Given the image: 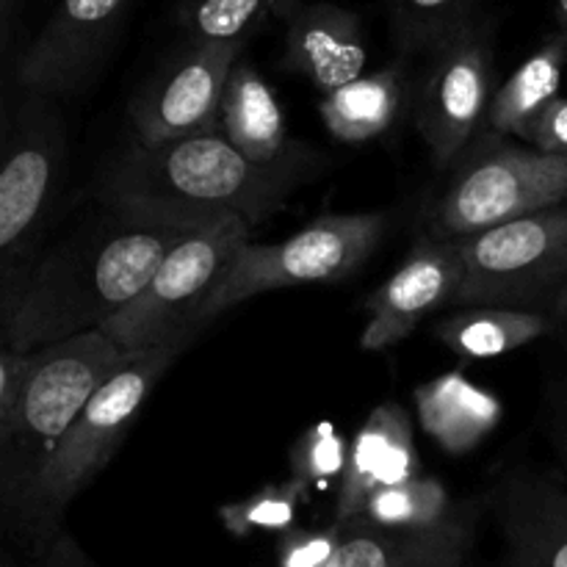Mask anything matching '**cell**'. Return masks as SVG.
Wrapping results in <instances>:
<instances>
[{
	"instance_id": "2e32d148",
	"label": "cell",
	"mask_w": 567,
	"mask_h": 567,
	"mask_svg": "<svg viewBox=\"0 0 567 567\" xmlns=\"http://www.w3.org/2000/svg\"><path fill=\"white\" fill-rule=\"evenodd\" d=\"M421 476L415 449V424L396 402L374 408L349 443V463L336 496V520L349 524L360 518L377 491Z\"/></svg>"
},
{
	"instance_id": "603a6c76",
	"label": "cell",
	"mask_w": 567,
	"mask_h": 567,
	"mask_svg": "<svg viewBox=\"0 0 567 567\" xmlns=\"http://www.w3.org/2000/svg\"><path fill=\"white\" fill-rule=\"evenodd\" d=\"M457 507L460 504L452 502L441 480L415 476L402 485L377 491L360 518L377 526H391V529H432V526L446 524L457 513Z\"/></svg>"
},
{
	"instance_id": "d4e9b609",
	"label": "cell",
	"mask_w": 567,
	"mask_h": 567,
	"mask_svg": "<svg viewBox=\"0 0 567 567\" xmlns=\"http://www.w3.org/2000/svg\"><path fill=\"white\" fill-rule=\"evenodd\" d=\"M288 0H192L181 20L188 42L227 44L241 42L271 14H280Z\"/></svg>"
},
{
	"instance_id": "3957f363",
	"label": "cell",
	"mask_w": 567,
	"mask_h": 567,
	"mask_svg": "<svg viewBox=\"0 0 567 567\" xmlns=\"http://www.w3.org/2000/svg\"><path fill=\"white\" fill-rule=\"evenodd\" d=\"M125 360L92 330L28 354L14 402L0 419V535L28 546L31 496L83 404Z\"/></svg>"
},
{
	"instance_id": "74e56055",
	"label": "cell",
	"mask_w": 567,
	"mask_h": 567,
	"mask_svg": "<svg viewBox=\"0 0 567 567\" xmlns=\"http://www.w3.org/2000/svg\"><path fill=\"white\" fill-rule=\"evenodd\" d=\"M288 3H291V0H288Z\"/></svg>"
},
{
	"instance_id": "7c38bea8",
	"label": "cell",
	"mask_w": 567,
	"mask_h": 567,
	"mask_svg": "<svg viewBox=\"0 0 567 567\" xmlns=\"http://www.w3.org/2000/svg\"><path fill=\"white\" fill-rule=\"evenodd\" d=\"M131 0H59L20 61V83L39 97L86 86L125 20Z\"/></svg>"
},
{
	"instance_id": "5bb4252c",
	"label": "cell",
	"mask_w": 567,
	"mask_h": 567,
	"mask_svg": "<svg viewBox=\"0 0 567 567\" xmlns=\"http://www.w3.org/2000/svg\"><path fill=\"white\" fill-rule=\"evenodd\" d=\"M485 507L496 518L507 567H567V487L557 471H507L493 482Z\"/></svg>"
},
{
	"instance_id": "4fadbf2b",
	"label": "cell",
	"mask_w": 567,
	"mask_h": 567,
	"mask_svg": "<svg viewBox=\"0 0 567 567\" xmlns=\"http://www.w3.org/2000/svg\"><path fill=\"white\" fill-rule=\"evenodd\" d=\"M460 280H463V258H460L457 238L421 233L402 266L365 302L369 321L360 336V349L382 352L396 347L426 316L441 308H452Z\"/></svg>"
},
{
	"instance_id": "f546056e",
	"label": "cell",
	"mask_w": 567,
	"mask_h": 567,
	"mask_svg": "<svg viewBox=\"0 0 567 567\" xmlns=\"http://www.w3.org/2000/svg\"><path fill=\"white\" fill-rule=\"evenodd\" d=\"M548 437L557 454V476L567 487V377L548 396Z\"/></svg>"
},
{
	"instance_id": "30bf717a",
	"label": "cell",
	"mask_w": 567,
	"mask_h": 567,
	"mask_svg": "<svg viewBox=\"0 0 567 567\" xmlns=\"http://www.w3.org/2000/svg\"><path fill=\"white\" fill-rule=\"evenodd\" d=\"M493 22L476 17L430 53L421 83L415 127L430 147L432 161L449 169L482 131L496 94Z\"/></svg>"
},
{
	"instance_id": "ba28073f",
	"label": "cell",
	"mask_w": 567,
	"mask_h": 567,
	"mask_svg": "<svg viewBox=\"0 0 567 567\" xmlns=\"http://www.w3.org/2000/svg\"><path fill=\"white\" fill-rule=\"evenodd\" d=\"M463 280L452 308L554 313L567 288V203L457 238Z\"/></svg>"
},
{
	"instance_id": "8d00e7d4",
	"label": "cell",
	"mask_w": 567,
	"mask_h": 567,
	"mask_svg": "<svg viewBox=\"0 0 567 567\" xmlns=\"http://www.w3.org/2000/svg\"><path fill=\"white\" fill-rule=\"evenodd\" d=\"M6 25H9V20H3V17H0V48H3V39H6Z\"/></svg>"
},
{
	"instance_id": "f1b7e54d",
	"label": "cell",
	"mask_w": 567,
	"mask_h": 567,
	"mask_svg": "<svg viewBox=\"0 0 567 567\" xmlns=\"http://www.w3.org/2000/svg\"><path fill=\"white\" fill-rule=\"evenodd\" d=\"M526 144L551 155H567V97H557L532 125Z\"/></svg>"
},
{
	"instance_id": "ac0fdd59",
	"label": "cell",
	"mask_w": 567,
	"mask_h": 567,
	"mask_svg": "<svg viewBox=\"0 0 567 567\" xmlns=\"http://www.w3.org/2000/svg\"><path fill=\"white\" fill-rule=\"evenodd\" d=\"M221 136L252 164L275 166L310 153L288 138L286 114L269 83L247 61L238 59L221 97Z\"/></svg>"
},
{
	"instance_id": "484cf974",
	"label": "cell",
	"mask_w": 567,
	"mask_h": 567,
	"mask_svg": "<svg viewBox=\"0 0 567 567\" xmlns=\"http://www.w3.org/2000/svg\"><path fill=\"white\" fill-rule=\"evenodd\" d=\"M308 502V491L299 482H271L247 498L219 507V520L236 537L258 535V532H286L293 529L299 507Z\"/></svg>"
},
{
	"instance_id": "1f68e13d",
	"label": "cell",
	"mask_w": 567,
	"mask_h": 567,
	"mask_svg": "<svg viewBox=\"0 0 567 567\" xmlns=\"http://www.w3.org/2000/svg\"><path fill=\"white\" fill-rule=\"evenodd\" d=\"M37 559L42 567H100L97 563H92V559L86 557V551H83L70 535H64V532L55 535Z\"/></svg>"
},
{
	"instance_id": "8fae6325",
	"label": "cell",
	"mask_w": 567,
	"mask_h": 567,
	"mask_svg": "<svg viewBox=\"0 0 567 567\" xmlns=\"http://www.w3.org/2000/svg\"><path fill=\"white\" fill-rule=\"evenodd\" d=\"M241 42H188L186 50L133 97L136 142L153 150L181 138L221 133V97L230 70L241 59Z\"/></svg>"
},
{
	"instance_id": "9a60e30c",
	"label": "cell",
	"mask_w": 567,
	"mask_h": 567,
	"mask_svg": "<svg viewBox=\"0 0 567 567\" xmlns=\"http://www.w3.org/2000/svg\"><path fill=\"white\" fill-rule=\"evenodd\" d=\"M482 507L463 502L432 529H391L365 518L341 524V540L327 567H465Z\"/></svg>"
},
{
	"instance_id": "44dd1931",
	"label": "cell",
	"mask_w": 567,
	"mask_h": 567,
	"mask_svg": "<svg viewBox=\"0 0 567 567\" xmlns=\"http://www.w3.org/2000/svg\"><path fill=\"white\" fill-rule=\"evenodd\" d=\"M404 94H408V72L402 64H391L324 94L319 114L327 131L341 142H371L382 136L402 114Z\"/></svg>"
},
{
	"instance_id": "8992f818",
	"label": "cell",
	"mask_w": 567,
	"mask_h": 567,
	"mask_svg": "<svg viewBox=\"0 0 567 567\" xmlns=\"http://www.w3.org/2000/svg\"><path fill=\"white\" fill-rule=\"evenodd\" d=\"M385 227V214H324L277 244H244L205 297L197 327L260 293L343 280L380 247Z\"/></svg>"
},
{
	"instance_id": "4316f807",
	"label": "cell",
	"mask_w": 567,
	"mask_h": 567,
	"mask_svg": "<svg viewBox=\"0 0 567 567\" xmlns=\"http://www.w3.org/2000/svg\"><path fill=\"white\" fill-rule=\"evenodd\" d=\"M349 463V441L332 424H316L291 449V480L305 491L341 485Z\"/></svg>"
},
{
	"instance_id": "52a82bcc",
	"label": "cell",
	"mask_w": 567,
	"mask_h": 567,
	"mask_svg": "<svg viewBox=\"0 0 567 567\" xmlns=\"http://www.w3.org/2000/svg\"><path fill=\"white\" fill-rule=\"evenodd\" d=\"M252 241V225L241 216H225L194 227L164 255L144 291L131 305L111 316L100 332L122 352H144L158 347H186L199 332L197 316L205 297L233 255Z\"/></svg>"
},
{
	"instance_id": "ffe728a7",
	"label": "cell",
	"mask_w": 567,
	"mask_h": 567,
	"mask_svg": "<svg viewBox=\"0 0 567 567\" xmlns=\"http://www.w3.org/2000/svg\"><path fill=\"white\" fill-rule=\"evenodd\" d=\"M567 64V33L546 39L493 94L485 131L509 138H529L537 116L559 97Z\"/></svg>"
},
{
	"instance_id": "5b68a950",
	"label": "cell",
	"mask_w": 567,
	"mask_h": 567,
	"mask_svg": "<svg viewBox=\"0 0 567 567\" xmlns=\"http://www.w3.org/2000/svg\"><path fill=\"white\" fill-rule=\"evenodd\" d=\"M446 192L435 199L426 233L465 238L567 203V155L480 131L460 155Z\"/></svg>"
},
{
	"instance_id": "7a4b0ae2",
	"label": "cell",
	"mask_w": 567,
	"mask_h": 567,
	"mask_svg": "<svg viewBox=\"0 0 567 567\" xmlns=\"http://www.w3.org/2000/svg\"><path fill=\"white\" fill-rule=\"evenodd\" d=\"M313 153L260 166L244 158L221 133L153 150L136 142L122 150L100 177V205L125 219L177 230H194L225 216L260 225L308 181Z\"/></svg>"
},
{
	"instance_id": "83f0119b",
	"label": "cell",
	"mask_w": 567,
	"mask_h": 567,
	"mask_svg": "<svg viewBox=\"0 0 567 567\" xmlns=\"http://www.w3.org/2000/svg\"><path fill=\"white\" fill-rule=\"evenodd\" d=\"M341 540V526L330 524L321 529H291L277 546L280 567H327Z\"/></svg>"
},
{
	"instance_id": "9c48e42d",
	"label": "cell",
	"mask_w": 567,
	"mask_h": 567,
	"mask_svg": "<svg viewBox=\"0 0 567 567\" xmlns=\"http://www.w3.org/2000/svg\"><path fill=\"white\" fill-rule=\"evenodd\" d=\"M66 172V127L48 97L31 94L0 147V299L28 269Z\"/></svg>"
},
{
	"instance_id": "d6986e66",
	"label": "cell",
	"mask_w": 567,
	"mask_h": 567,
	"mask_svg": "<svg viewBox=\"0 0 567 567\" xmlns=\"http://www.w3.org/2000/svg\"><path fill=\"white\" fill-rule=\"evenodd\" d=\"M419 424L449 454H468L502 424L504 404L463 371H449L415 391Z\"/></svg>"
},
{
	"instance_id": "e0dca14e",
	"label": "cell",
	"mask_w": 567,
	"mask_h": 567,
	"mask_svg": "<svg viewBox=\"0 0 567 567\" xmlns=\"http://www.w3.org/2000/svg\"><path fill=\"white\" fill-rule=\"evenodd\" d=\"M286 17V59L321 94L363 78L369 44L358 14L336 3H291Z\"/></svg>"
},
{
	"instance_id": "6da1fadb",
	"label": "cell",
	"mask_w": 567,
	"mask_h": 567,
	"mask_svg": "<svg viewBox=\"0 0 567 567\" xmlns=\"http://www.w3.org/2000/svg\"><path fill=\"white\" fill-rule=\"evenodd\" d=\"M186 230L125 219L103 208L28 264L0 299V338L31 354L100 330L131 305Z\"/></svg>"
},
{
	"instance_id": "cb8c5ba5",
	"label": "cell",
	"mask_w": 567,
	"mask_h": 567,
	"mask_svg": "<svg viewBox=\"0 0 567 567\" xmlns=\"http://www.w3.org/2000/svg\"><path fill=\"white\" fill-rule=\"evenodd\" d=\"M476 17L480 0H391L393 42L404 55H430Z\"/></svg>"
},
{
	"instance_id": "e575fe53",
	"label": "cell",
	"mask_w": 567,
	"mask_h": 567,
	"mask_svg": "<svg viewBox=\"0 0 567 567\" xmlns=\"http://www.w3.org/2000/svg\"><path fill=\"white\" fill-rule=\"evenodd\" d=\"M0 567H22V565L17 563V559L11 557V554H6L3 548H0Z\"/></svg>"
},
{
	"instance_id": "4dcf8cb0",
	"label": "cell",
	"mask_w": 567,
	"mask_h": 567,
	"mask_svg": "<svg viewBox=\"0 0 567 567\" xmlns=\"http://www.w3.org/2000/svg\"><path fill=\"white\" fill-rule=\"evenodd\" d=\"M28 354L14 352L9 343L0 338V419H3L6 410L14 402L17 391H20L22 374H25Z\"/></svg>"
},
{
	"instance_id": "d6a6232c",
	"label": "cell",
	"mask_w": 567,
	"mask_h": 567,
	"mask_svg": "<svg viewBox=\"0 0 567 567\" xmlns=\"http://www.w3.org/2000/svg\"><path fill=\"white\" fill-rule=\"evenodd\" d=\"M554 324H557V330L563 332L565 338V349H567V288L563 291V297L557 299V305H554Z\"/></svg>"
},
{
	"instance_id": "d590c367",
	"label": "cell",
	"mask_w": 567,
	"mask_h": 567,
	"mask_svg": "<svg viewBox=\"0 0 567 567\" xmlns=\"http://www.w3.org/2000/svg\"><path fill=\"white\" fill-rule=\"evenodd\" d=\"M9 11H11V0H0V17L9 20Z\"/></svg>"
},
{
	"instance_id": "836d02e7",
	"label": "cell",
	"mask_w": 567,
	"mask_h": 567,
	"mask_svg": "<svg viewBox=\"0 0 567 567\" xmlns=\"http://www.w3.org/2000/svg\"><path fill=\"white\" fill-rule=\"evenodd\" d=\"M554 17H557L559 28L567 33V0H554Z\"/></svg>"
},
{
	"instance_id": "277c9868",
	"label": "cell",
	"mask_w": 567,
	"mask_h": 567,
	"mask_svg": "<svg viewBox=\"0 0 567 567\" xmlns=\"http://www.w3.org/2000/svg\"><path fill=\"white\" fill-rule=\"evenodd\" d=\"M181 352L183 347L127 352L125 360L83 404L33 487L31 513H28V546L37 557L55 535H61L59 520L64 509L111 463L116 449L125 443L131 426L136 424L153 388Z\"/></svg>"
},
{
	"instance_id": "7402d4cb",
	"label": "cell",
	"mask_w": 567,
	"mask_h": 567,
	"mask_svg": "<svg viewBox=\"0 0 567 567\" xmlns=\"http://www.w3.org/2000/svg\"><path fill=\"white\" fill-rule=\"evenodd\" d=\"M554 330V316L513 308H454L435 324V336L454 354L471 360L509 354Z\"/></svg>"
}]
</instances>
